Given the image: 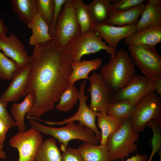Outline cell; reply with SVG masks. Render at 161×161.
I'll list each match as a JSON object with an SVG mask.
<instances>
[{"label": "cell", "mask_w": 161, "mask_h": 161, "mask_svg": "<svg viewBox=\"0 0 161 161\" xmlns=\"http://www.w3.org/2000/svg\"><path fill=\"white\" fill-rule=\"evenodd\" d=\"M155 154V153L154 152L152 151L149 158L148 161H151L152 159Z\"/></svg>", "instance_id": "42"}, {"label": "cell", "mask_w": 161, "mask_h": 161, "mask_svg": "<svg viewBox=\"0 0 161 161\" xmlns=\"http://www.w3.org/2000/svg\"><path fill=\"white\" fill-rule=\"evenodd\" d=\"M112 94L126 87L136 74L134 63L128 51L119 49L101 68L100 73Z\"/></svg>", "instance_id": "2"}, {"label": "cell", "mask_w": 161, "mask_h": 161, "mask_svg": "<svg viewBox=\"0 0 161 161\" xmlns=\"http://www.w3.org/2000/svg\"><path fill=\"white\" fill-rule=\"evenodd\" d=\"M86 84V80L80 83L79 108L77 111L72 116L59 121H48L39 119L34 120L42 121L49 125L57 126H63L65 124L78 121L79 123L92 130L100 142L101 137V133L98 129L95 122L96 118L99 112L92 110L87 105L86 101L88 98V95H86L85 94Z\"/></svg>", "instance_id": "9"}, {"label": "cell", "mask_w": 161, "mask_h": 161, "mask_svg": "<svg viewBox=\"0 0 161 161\" xmlns=\"http://www.w3.org/2000/svg\"><path fill=\"white\" fill-rule=\"evenodd\" d=\"M128 49L135 65L144 76L151 79L161 76V57L155 45H128Z\"/></svg>", "instance_id": "8"}, {"label": "cell", "mask_w": 161, "mask_h": 161, "mask_svg": "<svg viewBox=\"0 0 161 161\" xmlns=\"http://www.w3.org/2000/svg\"><path fill=\"white\" fill-rule=\"evenodd\" d=\"M8 28L5 25L3 20L0 18V38L6 36Z\"/></svg>", "instance_id": "40"}, {"label": "cell", "mask_w": 161, "mask_h": 161, "mask_svg": "<svg viewBox=\"0 0 161 161\" xmlns=\"http://www.w3.org/2000/svg\"><path fill=\"white\" fill-rule=\"evenodd\" d=\"M145 4L143 3L125 11H118L113 10L109 18L105 24L117 26L137 25Z\"/></svg>", "instance_id": "18"}, {"label": "cell", "mask_w": 161, "mask_h": 161, "mask_svg": "<svg viewBox=\"0 0 161 161\" xmlns=\"http://www.w3.org/2000/svg\"><path fill=\"white\" fill-rule=\"evenodd\" d=\"M64 49L71 64L80 61L84 55L96 53L101 50H105L112 57L116 53V51L103 42L100 37L93 30L84 34H80Z\"/></svg>", "instance_id": "5"}, {"label": "cell", "mask_w": 161, "mask_h": 161, "mask_svg": "<svg viewBox=\"0 0 161 161\" xmlns=\"http://www.w3.org/2000/svg\"><path fill=\"white\" fill-rule=\"evenodd\" d=\"M141 16L136 25L137 32L149 27L161 25V4L156 0H148Z\"/></svg>", "instance_id": "17"}, {"label": "cell", "mask_w": 161, "mask_h": 161, "mask_svg": "<svg viewBox=\"0 0 161 161\" xmlns=\"http://www.w3.org/2000/svg\"><path fill=\"white\" fill-rule=\"evenodd\" d=\"M54 0H37L36 13L46 23L49 29L53 18Z\"/></svg>", "instance_id": "31"}, {"label": "cell", "mask_w": 161, "mask_h": 161, "mask_svg": "<svg viewBox=\"0 0 161 161\" xmlns=\"http://www.w3.org/2000/svg\"><path fill=\"white\" fill-rule=\"evenodd\" d=\"M27 24L32 31V34L29 40L30 45L35 46L52 39L49 34L48 26L37 13L32 20Z\"/></svg>", "instance_id": "20"}, {"label": "cell", "mask_w": 161, "mask_h": 161, "mask_svg": "<svg viewBox=\"0 0 161 161\" xmlns=\"http://www.w3.org/2000/svg\"><path fill=\"white\" fill-rule=\"evenodd\" d=\"M10 128L0 118V147L2 148L4 146L6 133Z\"/></svg>", "instance_id": "37"}, {"label": "cell", "mask_w": 161, "mask_h": 161, "mask_svg": "<svg viewBox=\"0 0 161 161\" xmlns=\"http://www.w3.org/2000/svg\"><path fill=\"white\" fill-rule=\"evenodd\" d=\"M153 87L160 96L161 95V76L151 79Z\"/></svg>", "instance_id": "38"}, {"label": "cell", "mask_w": 161, "mask_h": 161, "mask_svg": "<svg viewBox=\"0 0 161 161\" xmlns=\"http://www.w3.org/2000/svg\"><path fill=\"white\" fill-rule=\"evenodd\" d=\"M145 1V0H121L112 4V7L114 10L125 11L144 3Z\"/></svg>", "instance_id": "33"}, {"label": "cell", "mask_w": 161, "mask_h": 161, "mask_svg": "<svg viewBox=\"0 0 161 161\" xmlns=\"http://www.w3.org/2000/svg\"><path fill=\"white\" fill-rule=\"evenodd\" d=\"M77 149L85 161H110L106 145L84 142Z\"/></svg>", "instance_id": "21"}, {"label": "cell", "mask_w": 161, "mask_h": 161, "mask_svg": "<svg viewBox=\"0 0 161 161\" xmlns=\"http://www.w3.org/2000/svg\"><path fill=\"white\" fill-rule=\"evenodd\" d=\"M159 155H160V161H161V150L159 151Z\"/></svg>", "instance_id": "43"}, {"label": "cell", "mask_w": 161, "mask_h": 161, "mask_svg": "<svg viewBox=\"0 0 161 161\" xmlns=\"http://www.w3.org/2000/svg\"><path fill=\"white\" fill-rule=\"evenodd\" d=\"M53 138L43 141L36 154L35 161H61V153Z\"/></svg>", "instance_id": "25"}, {"label": "cell", "mask_w": 161, "mask_h": 161, "mask_svg": "<svg viewBox=\"0 0 161 161\" xmlns=\"http://www.w3.org/2000/svg\"><path fill=\"white\" fill-rule=\"evenodd\" d=\"M155 91L151 79L136 74L126 87L112 95L109 103L126 100L135 106L142 98Z\"/></svg>", "instance_id": "10"}, {"label": "cell", "mask_w": 161, "mask_h": 161, "mask_svg": "<svg viewBox=\"0 0 161 161\" xmlns=\"http://www.w3.org/2000/svg\"><path fill=\"white\" fill-rule=\"evenodd\" d=\"M6 157L5 152L0 147V159H4Z\"/></svg>", "instance_id": "41"}, {"label": "cell", "mask_w": 161, "mask_h": 161, "mask_svg": "<svg viewBox=\"0 0 161 161\" xmlns=\"http://www.w3.org/2000/svg\"><path fill=\"white\" fill-rule=\"evenodd\" d=\"M139 137L138 134L133 129L129 118L123 120L121 126L107 139L106 145L110 161L123 160L130 154L136 152L137 146L134 143Z\"/></svg>", "instance_id": "4"}, {"label": "cell", "mask_w": 161, "mask_h": 161, "mask_svg": "<svg viewBox=\"0 0 161 161\" xmlns=\"http://www.w3.org/2000/svg\"><path fill=\"white\" fill-rule=\"evenodd\" d=\"M92 28L110 47L116 51L121 40L137 32L136 25H134L117 26L107 24H93Z\"/></svg>", "instance_id": "15"}, {"label": "cell", "mask_w": 161, "mask_h": 161, "mask_svg": "<svg viewBox=\"0 0 161 161\" xmlns=\"http://www.w3.org/2000/svg\"><path fill=\"white\" fill-rule=\"evenodd\" d=\"M30 56L31 68L24 96L32 95L34 104L26 117L39 119L52 110L69 85L72 69L64 48L52 40L34 46Z\"/></svg>", "instance_id": "1"}, {"label": "cell", "mask_w": 161, "mask_h": 161, "mask_svg": "<svg viewBox=\"0 0 161 161\" xmlns=\"http://www.w3.org/2000/svg\"><path fill=\"white\" fill-rule=\"evenodd\" d=\"M12 10L22 23L27 24L36 13L37 0H11Z\"/></svg>", "instance_id": "23"}, {"label": "cell", "mask_w": 161, "mask_h": 161, "mask_svg": "<svg viewBox=\"0 0 161 161\" xmlns=\"http://www.w3.org/2000/svg\"><path fill=\"white\" fill-rule=\"evenodd\" d=\"M90 85L87 92L89 93L91 102L89 107L92 110L106 113L112 94L103 81L100 73L93 72L89 78Z\"/></svg>", "instance_id": "12"}, {"label": "cell", "mask_w": 161, "mask_h": 161, "mask_svg": "<svg viewBox=\"0 0 161 161\" xmlns=\"http://www.w3.org/2000/svg\"><path fill=\"white\" fill-rule=\"evenodd\" d=\"M129 118L133 130L137 133L142 132L151 119L161 127V97L155 92L147 95L134 106Z\"/></svg>", "instance_id": "6"}, {"label": "cell", "mask_w": 161, "mask_h": 161, "mask_svg": "<svg viewBox=\"0 0 161 161\" xmlns=\"http://www.w3.org/2000/svg\"><path fill=\"white\" fill-rule=\"evenodd\" d=\"M80 34L73 0H67L57 21L52 40L59 47L64 48Z\"/></svg>", "instance_id": "7"}, {"label": "cell", "mask_w": 161, "mask_h": 161, "mask_svg": "<svg viewBox=\"0 0 161 161\" xmlns=\"http://www.w3.org/2000/svg\"><path fill=\"white\" fill-rule=\"evenodd\" d=\"M134 106L130 102L126 100H121L108 105L106 113L116 119L123 120L131 116Z\"/></svg>", "instance_id": "29"}, {"label": "cell", "mask_w": 161, "mask_h": 161, "mask_svg": "<svg viewBox=\"0 0 161 161\" xmlns=\"http://www.w3.org/2000/svg\"><path fill=\"white\" fill-rule=\"evenodd\" d=\"M129 45H156L161 42V25L149 27L126 38Z\"/></svg>", "instance_id": "16"}, {"label": "cell", "mask_w": 161, "mask_h": 161, "mask_svg": "<svg viewBox=\"0 0 161 161\" xmlns=\"http://www.w3.org/2000/svg\"><path fill=\"white\" fill-rule=\"evenodd\" d=\"M97 126L101 130L100 144L106 145L108 137L117 130L122 124L123 120L110 116L106 113L99 112L97 116Z\"/></svg>", "instance_id": "26"}, {"label": "cell", "mask_w": 161, "mask_h": 161, "mask_svg": "<svg viewBox=\"0 0 161 161\" xmlns=\"http://www.w3.org/2000/svg\"><path fill=\"white\" fill-rule=\"evenodd\" d=\"M18 70L16 62L8 58L0 50V77L10 80Z\"/></svg>", "instance_id": "30"}, {"label": "cell", "mask_w": 161, "mask_h": 161, "mask_svg": "<svg viewBox=\"0 0 161 161\" xmlns=\"http://www.w3.org/2000/svg\"><path fill=\"white\" fill-rule=\"evenodd\" d=\"M67 0H54V7L52 21L49 32L52 37L54 33L55 25L63 6Z\"/></svg>", "instance_id": "34"}, {"label": "cell", "mask_w": 161, "mask_h": 161, "mask_svg": "<svg viewBox=\"0 0 161 161\" xmlns=\"http://www.w3.org/2000/svg\"><path fill=\"white\" fill-rule=\"evenodd\" d=\"M0 118L10 128L16 126L14 120L8 112L7 107L0 101Z\"/></svg>", "instance_id": "36"}, {"label": "cell", "mask_w": 161, "mask_h": 161, "mask_svg": "<svg viewBox=\"0 0 161 161\" xmlns=\"http://www.w3.org/2000/svg\"><path fill=\"white\" fill-rule=\"evenodd\" d=\"M93 24H105L113 10L111 1L94 0L88 5Z\"/></svg>", "instance_id": "22"}, {"label": "cell", "mask_w": 161, "mask_h": 161, "mask_svg": "<svg viewBox=\"0 0 161 161\" xmlns=\"http://www.w3.org/2000/svg\"><path fill=\"white\" fill-rule=\"evenodd\" d=\"M79 97V92L74 85H69L60 96L59 102L55 107L59 111H69L76 104Z\"/></svg>", "instance_id": "28"}, {"label": "cell", "mask_w": 161, "mask_h": 161, "mask_svg": "<svg viewBox=\"0 0 161 161\" xmlns=\"http://www.w3.org/2000/svg\"><path fill=\"white\" fill-rule=\"evenodd\" d=\"M73 2L75 16L80 29V34L85 33L93 30V23L88 5L82 0H73Z\"/></svg>", "instance_id": "27"}, {"label": "cell", "mask_w": 161, "mask_h": 161, "mask_svg": "<svg viewBox=\"0 0 161 161\" xmlns=\"http://www.w3.org/2000/svg\"><path fill=\"white\" fill-rule=\"evenodd\" d=\"M31 68L30 63L19 69L13 77L8 88L0 97V101L6 107L10 102L16 101L24 96Z\"/></svg>", "instance_id": "14"}, {"label": "cell", "mask_w": 161, "mask_h": 161, "mask_svg": "<svg viewBox=\"0 0 161 161\" xmlns=\"http://www.w3.org/2000/svg\"><path fill=\"white\" fill-rule=\"evenodd\" d=\"M26 96L22 102L19 103H14L11 110V114L19 132L26 131L24 122V117L32 109L34 104V98L32 95L28 94Z\"/></svg>", "instance_id": "24"}, {"label": "cell", "mask_w": 161, "mask_h": 161, "mask_svg": "<svg viewBox=\"0 0 161 161\" xmlns=\"http://www.w3.org/2000/svg\"><path fill=\"white\" fill-rule=\"evenodd\" d=\"M61 151V161H85L77 148L67 147Z\"/></svg>", "instance_id": "35"}, {"label": "cell", "mask_w": 161, "mask_h": 161, "mask_svg": "<svg viewBox=\"0 0 161 161\" xmlns=\"http://www.w3.org/2000/svg\"><path fill=\"white\" fill-rule=\"evenodd\" d=\"M0 50L16 62L19 69L30 63V56L28 54L23 43L12 33L8 37L0 38Z\"/></svg>", "instance_id": "13"}, {"label": "cell", "mask_w": 161, "mask_h": 161, "mask_svg": "<svg viewBox=\"0 0 161 161\" xmlns=\"http://www.w3.org/2000/svg\"><path fill=\"white\" fill-rule=\"evenodd\" d=\"M27 119L31 128L57 139L58 143H61V151L66 150L69 142L73 140H79L98 145L99 140L93 131L79 123L77 124L74 122L70 123L64 127L55 128L44 126L31 118Z\"/></svg>", "instance_id": "3"}, {"label": "cell", "mask_w": 161, "mask_h": 161, "mask_svg": "<svg viewBox=\"0 0 161 161\" xmlns=\"http://www.w3.org/2000/svg\"><path fill=\"white\" fill-rule=\"evenodd\" d=\"M41 133L31 128L12 137L9 145L19 153L18 161H35L36 152L43 141Z\"/></svg>", "instance_id": "11"}, {"label": "cell", "mask_w": 161, "mask_h": 161, "mask_svg": "<svg viewBox=\"0 0 161 161\" xmlns=\"http://www.w3.org/2000/svg\"><path fill=\"white\" fill-rule=\"evenodd\" d=\"M126 161H148L147 157L145 154H137Z\"/></svg>", "instance_id": "39"}, {"label": "cell", "mask_w": 161, "mask_h": 161, "mask_svg": "<svg viewBox=\"0 0 161 161\" xmlns=\"http://www.w3.org/2000/svg\"><path fill=\"white\" fill-rule=\"evenodd\" d=\"M102 62L100 58H96L90 60H82L72 63L70 66L72 71L69 78V85H74L75 82L80 79H88L89 73L98 69Z\"/></svg>", "instance_id": "19"}, {"label": "cell", "mask_w": 161, "mask_h": 161, "mask_svg": "<svg viewBox=\"0 0 161 161\" xmlns=\"http://www.w3.org/2000/svg\"><path fill=\"white\" fill-rule=\"evenodd\" d=\"M146 126L150 127L152 130V151L155 153L160 151L161 147V127L153 119L149 121Z\"/></svg>", "instance_id": "32"}]
</instances>
